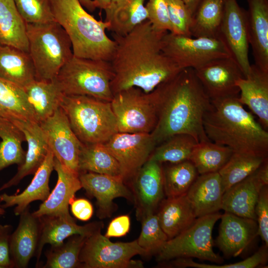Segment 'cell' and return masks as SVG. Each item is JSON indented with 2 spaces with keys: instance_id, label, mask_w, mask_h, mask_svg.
<instances>
[{
  "instance_id": "1",
  "label": "cell",
  "mask_w": 268,
  "mask_h": 268,
  "mask_svg": "<svg viewBox=\"0 0 268 268\" xmlns=\"http://www.w3.org/2000/svg\"><path fill=\"white\" fill-rule=\"evenodd\" d=\"M167 32L154 29L147 19L124 36L114 34L116 47L110 61L113 95L132 87L150 93L182 69L162 51Z\"/></svg>"
},
{
  "instance_id": "2",
  "label": "cell",
  "mask_w": 268,
  "mask_h": 268,
  "mask_svg": "<svg viewBox=\"0 0 268 268\" xmlns=\"http://www.w3.org/2000/svg\"><path fill=\"white\" fill-rule=\"evenodd\" d=\"M154 90L158 100V121L150 134L157 145L180 134L192 135L198 143L210 140L203 120L211 108V101L193 68L182 69Z\"/></svg>"
},
{
  "instance_id": "3",
  "label": "cell",
  "mask_w": 268,
  "mask_h": 268,
  "mask_svg": "<svg viewBox=\"0 0 268 268\" xmlns=\"http://www.w3.org/2000/svg\"><path fill=\"white\" fill-rule=\"evenodd\" d=\"M238 98L211 101L203 125L209 139L233 152L267 157L268 132L247 111Z\"/></svg>"
},
{
  "instance_id": "4",
  "label": "cell",
  "mask_w": 268,
  "mask_h": 268,
  "mask_svg": "<svg viewBox=\"0 0 268 268\" xmlns=\"http://www.w3.org/2000/svg\"><path fill=\"white\" fill-rule=\"evenodd\" d=\"M52 3L55 20L67 33L74 56L111 61L116 43L106 34L109 22L96 19L78 0H52Z\"/></svg>"
},
{
  "instance_id": "5",
  "label": "cell",
  "mask_w": 268,
  "mask_h": 268,
  "mask_svg": "<svg viewBox=\"0 0 268 268\" xmlns=\"http://www.w3.org/2000/svg\"><path fill=\"white\" fill-rule=\"evenodd\" d=\"M60 107L83 144L105 143L119 132L110 102L88 96L64 95Z\"/></svg>"
},
{
  "instance_id": "6",
  "label": "cell",
  "mask_w": 268,
  "mask_h": 268,
  "mask_svg": "<svg viewBox=\"0 0 268 268\" xmlns=\"http://www.w3.org/2000/svg\"><path fill=\"white\" fill-rule=\"evenodd\" d=\"M26 30L28 53L35 67L36 80H53L73 55L67 33L56 21L26 23Z\"/></svg>"
},
{
  "instance_id": "7",
  "label": "cell",
  "mask_w": 268,
  "mask_h": 268,
  "mask_svg": "<svg viewBox=\"0 0 268 268\" xmlns=\"http://www.w3.org/2000/svg\"><path fill=\"white\" fill-rule=\"evenodd\" d=\"M114 72L109 61L75 57L61 68L55 80L66 95H84L111 102Z\"/></svg>"
},
{
  "instance_id": "8",
  "label": "cell",
  "mask_w": 268,
  "mask_h": 268,
  "mask_svg": "<svg viewBox=\"0 0 268 268\" xmlns=\"http://www.w3.org/2000/svg\"><path fill=\"white\" fill-rule=\"evenodd\" d=\"M222 214L217 212L197 218L189 227L168 239L157 253V259L166 262L178 258H197L216 263L223 259L213 249V228Z\"/></svg>"
},
{
  "instance_id": "9",
  "label": "cell",
  "mask_w": 268,
  "mask_h": 268,
  "mask_svg": "<svg viewBox=\"0 0 268 268\" xmlns=\"http://www.w3.org/2000/svg\"><path fill=\"white\" fill-rule=\"evenodd\" d=\"M120 133H151L158 121V100L155 90L144 93L132 87L114 94L110 102Z\"/></svg>"
},
{
  "instance_id": "10",
  "label": "cell",
  "mask_w": 268,
  "mask_h": 268,
  "mask_svg": "<svg viewBox=\"0 0 268 268\" xmlns=\"http://www.w3.org/2000/svg\"><path fill=\"white\" fill-rule=\"evenodd\" d=\"M146 256L147 252L137 240L114 243L97 231L86 238L81 250L79 260L81 268H142L140 261L132 260L136 255Z\"/></svg>"
},
{
  "instance_id": "11",
  "label": "cell",
  "mask_w": 268,
  "mask_h": 268,
  "mask_svg": "<svg viewBox=\"0 0 268 268\" xmlns=\"http://www.w3.org/2000/svg\"><path fill=\"white\" fill-rule=\"evenodd\" d=\"M162 51L181 69H195L212 60L230 57L219 38L194 37L170 32L163 37Z\"/></svg>"
},
{
  "instance_id": "12",
  "label": "cell",
  "mask_w": 268,
  "mask_h": 268,
  "mask_svg": "<svg viewBox=\"0 0 268 268\" xmlns=\"http://www.w3.org/2000/svg\"><path fill=\"white\" fill-rule=\"evenodd\" d=\"M103 144L118 162L124 180L135 176L157 145L150 133L120 132Z\"/></svg>"
},
{
  "instance_id": "13",
  "label": "cell",
  "mask_w": 268,
  "mask_h": 268,
  "mask_svg": "<svg viewBox=\"0 0 268 268\" xmlns=\"http://www.w3.org/2000/svg\"><path fill=\"white\" fill-rule=\"evenodd\" d=\"M218 38L224 43L230 57L238 65L246 77L251 68L247 12L239 6L236 0H224Z\"/></svg>"
},
{
  "instance_id": "14",
  "label": "cell",
  "mask_w": 268,
  "mask_h": 268,
  "mask_svg": "<svg viewBox=\"0 0 268 268\" xmlns=\"http://www.w3.org/2000/svg\"><path fill=\"white\" fill-rule=\"evenodd\" d=\"M39 125L55 157L68 169L79 174L78 158L83 143L72 130L63 109L60 106Z\"/></svg>"
},
{
  "instance_id": "15",
  "label": "cell",
  "mask_w": 268,
  "mask_h": 268,
  "mask_svg": "<svg viewBox=\"0 0 268 268\" xmlns=\"http://www.w3.org/2000/svg\"><path fill=\"white\" fill-rule=\"evenodd\" d=\"M194 71L211 100L239 97L240 89L236 82L245 76L231 57L212 60Z\"/></svg>"
},
{
  "instance_id": "16",
  "label": "cell",
  "mask_w": 268,
  "mask_h": 268,
  "mask_svg": "<svg viewBox=\"0 0 268 268\" xmlns=\"http://www.w3.org/2000/svg\"><path fill=\"white\" fill-rule=\"evenodd\" d=\"M40 231L35 257L36 266L41 256L45 245L60 244L73 235L87 237L93 235L103 227L102 222H92L84 225H77L69 212L56 215H44L39 217Z\"/></svg>"
},
{
  "instance_id": "17",
  "label": "cell",
  "mask_w": 268,
  "mask_h": 268,
  "mask_svg": "<svg viewBox=\"0 0 268 268\" xmlns=\"http://www.w3.org/2000/svg\"><path fill=\"white\" fill-rule=\"evenodd\" d=\"M220 219L216 244L225 257L238 256L258 235L256 220L226 211Z\"/></svg>"
},
{
  "instance_id": "18",
  "label": "cell",
  "mask_w": 268,
  "mask_h": 268,
  "mask_svg": "<svg viewBox=\"0 0 268 268\" xmlns=\"http://www.w3.org/2000/svg\"><path fill=\"white\" fill-rule=\"evenodd\" d=\"M24 135L28 148L23 163L15 175L0 187V192L18 185L25 177L34 174L44 161L49 147L39 124L30 121H11Z\"/></svg>"
},
{
  "instance_id": "19",
  "label": "cell",
  "mask_w": 268,
  "mask_h": 268,
  "mask_svg": "<svg viewBox=\"0 0 268 268\" xmlns=\"http://www.w3.org/2000/svg\"><path fill=\"white\" fill-rule=\"evenodd\" d=\"M79 178L82 188L88 195L96 199L97 214L100 218L111 215L115 199H133L131 192L121 178L90 172L79 173Z\"/></svg>"
},
{
  "instance_id": "20",
  "label": "cell",
  "mask_w": 268,
  "mask_h": 268,
  "mask_svg": "<svg viewBox=\"0 0 268 268\" xmlns=\"http://www.w3.org/2000/svg\"><path fill=\"white\" fill-rule=\"evenodd\" d=\"M17 227L11 233L9 254L12 268H26L35 256L39 239L40 221L28 206L19 215Z\"/></svg>"
},
{
  "instance_id": "21",
  "label": "cell",
  "mask_w": 268,
  "mask_h": 268,
  "mask_svg": "<svg viewBox=\"0 0 268 268\" xmlns=\"http://www.w3.org/2000/svg\"><path fill=\"white\" fill-rule=\"evenodd\" d=\"M54 169L58 175L56 185L48 198L33 212L37 217L69 212L75 193L82 188L79 174L68 169L54 157Z\"/></svg>"
},
{
  "instance_id": "22",
  "label": "cell",
  "mask_w": 268,
  "mask_h": 268,
  "mask_svg": "<svg viewBox=\"0 0 268 268\" xmlns=\"http://www.w3.org/2000/svg\"><path fill=\"white\" fill-rule=\"evenodd\" d=\"M240 89L238 101L247 105L259 118L260 124L268 129V72L255 64L251 65L246 77L236 81Z\"/></svg>"
},
{
  "instance_id": "23",
  "label": "cell",
  "mask_w": 268,
  "mask_h": 268,
  "mask_svg": "<svg viewBox=\"0 0 268 268\" xmlns=\"http://www.w3.org/2000/svg\"><path fill=\"white\" fill-rule=\"evenodd\" d=\"M134 177L138 214L154 212L164 194L161 163L148 159Z\"/></svg>"
},
{
  "instance_id": "24",
  "label": "cell",
  "mask_w": 268,
  "mask_h": 268,
  "mask_svg": "<svg viewBox=\"0 0 268 268\" xmlns=\"http://www.w3.org/2000/svg\"><path fill=\"white\" fill-rule=\"evenodd\" d=\"M266 185L268 184L262 180L257 169L224 193L221 209L257 221L255 205L261 189Z\"/></svg>"
},
{
  "instance_id": "25",
  "label": "cell",
  "mask_w": 268,
  "mask_h": 268,
  "mask_svg": "<svg viewBox=\"0 0 268 268\" xmlns=\"http://www.w3.org/2000/svg\"><path fill=\"white\" fill-rule=\"evenodd\" d=\"M247 23L249 45L255 65L268 72V0H247Z\"/></svg>"
},
{
  "instance_id": "26",
  "label": "cell",
  "mask_w": 268,
  "mask_h": 268,
  "mask_svg": "<svg viewBox=\"0 0 268 268\" xmlns=\"http://www.w3.org/2000/svg\"><path fill=\"white\" fill-rule=\"evenodd\" d=\"M54 155L49 149L43 163L34 174L29 185L20 194L8 195L0 194V202H3L2 207L15 206L13 212L15 215H19L30 203L35 201H45L50 194L49 180L54 170Z\"/></svg>"
},
{
  "instance_id": "27",
  "label": "cell",
  "mask_w": 268,
  "mask_h": 268,
  "mask_svg": "<svg viewBox=\"0 0 268 268\" xmlns=\"http://www.w3.org/2000/svg\"><path fill=\"white\" fill-rule=\"evenodd\" d=\"M223 194L218 172L199 174L186 193L197 218L219 212Z\"/></svg>"
},
{
  "instance_id": "28",
  "label": "cell",
  "mask_w": 268,
  "mask_h": 268,
  "mask_svg": "<svg viewBox=\"0 0 268 268\" xmlns=\"http://www.w3.org/2000/svg\"><path fill=\"white\" fill-rule=\"evenodd\" d=\"M159 224L168 239L192 225L197 219L187 194L167 197L161 201L156 214Z\"/></svg>"
},
{
  "instance_id": "29",
  "label": "cell",
  "mask_w": 268,
  "mask_h": 268,
  "mask_svg": "<svg viewBox=\"0 0 268 268\" xmlns=\"http://www.w3.org/2000/svg\"><path fill=\"white\" fill-rule=\"evenodd\" d=\"M0 78L23 88L35 80V69L29 53L0 45Z\"/></svg>"
},
{
  "instance_id": "30",
  "label": "cell",
  "mask_w": 268,
  "mask_h": 268,
  "mask_svg": "<svg viewBox=\"0 0 268 268\" xmlns=\"http://www.w3.org/2000/svg\"><path fill=\"white\" fill-rule=\"evenodd\" d=\"M36 122L40 124L60 106L63 95L55 79L35 80L24 88Z\"/></svg>"
},
{
  "instance_id": "31",
  "label": "cell",
  "mask_w": 268,
  "mask_h": 268,
  "mask_svg": "<svg viewBox=\"0 0 268 268\" xmlns=\"http://www.w3.org/2000/svg\"><path fill=\"white\" fill-rule=\"evenodd\" d=\"M0 45L28 52L26 23L13 0H0Z\"/></svg>"
},
{
  "instance_id": "32",
  "label": "cell",
  "mask_w": 268,
  "mask_h": 268,
  "mask_svg": "<svg viewBox=\"0 0 268 268\" xmlns=\"http://www.w3.org/2000/svg\"><path fill=\"white\" fill-rule=\"evenodd\" d=\"M0 118L37 123L24 88L0 78Z\"/></svg>"
},
{
  "instance_id": "33",
  "label": "cell",
  "mask_w": 268,
  "mask_h": 268,
  "mask_svg": "<svg viewBox=\"0 0 268 268\" xmlns=\"http://www.w3.org/2000/svg\"><path fill=\"white\" fill-rule=\"evenodd\" d=\"M78 167L79 174L90 172L123 180L118 162L108 151L103 143H83L79 155Z\"/></svg>"
},
{
  "instance_id": "34",
  "label": "cell",
  "mask_w": 268,
  "mask_h": 268,
  "mask_svg": "<svg viewBox=\"0 0 268 268\" xmlns=\"http://www.w3.org/2000/svg\"><path fill=\"white\" fill-rule=\"evenodd\" d=\"M224 5V0H202L192 16L191 36L218 38Z\"/></svg>"
},
{
  "instance_id": "35",
  "label": "cell",
  "mask_w": 268,
  "mask_h": 268,
  "mask_svg": "<svg viewBox=\"0 0 268 268\" xmlns=\"http://www.w3.org/2000/svg\"><path fill=\"white\" fill-rule=\"evenodd\" d=\"M233 151L229 147L210 140L198 142L195 146L190 161L199 174L218 171L229 160Z\"/></svg>"
},
{
  "instance_id": "36",
  "label": "cell",
  "mask_w": 268,
  "mask_h": 268,
  "mask_svg": "<svg viewBox=\"0 0 268 268\" xmlns=\"http://www.w3.org/2000/svg\"><path fill=\"white\" fill-rule=\"evenodd\" d=\"M0 171L12 164H22L25 156L23 133L12 122L0 118Z\"/></svg>"
},
{
  "instance_id": "37",
  "label": "cell",
  "mask_w": 268,
  "mask_h": 268,
  "mask_svg": "<svg viewBox=\"0 0 268 268\" xmlns=\"http://www.w3.org/2000/svg\"><path fill=\"white\" fill-rule=\"evenodd\" d=\"M198 143L191 135L180 134L169 137L156 146L148 159L160 163L175 164L190 160L192 151Z\"/></svg>"
},
{
  "instance_id": "38",
  "label": "cell",
  "mask_w": 268,
  "mask_h": 268,
  "mask_svg": "<svg viewBox=\"0 0 268 268\" xmlns=\"http://www.w3.org/2000/svg\"><path fill=\"white\" fill-rule=\"evenodd\" d=\"M267 157L233 152L218 171L223 193L253 173Z\"/></svg>"
},
{
  "instance_id": "39",
  "label": "cell",
  "mask_w": 268,
  "mask_h": 268,
  "mask_svg": "<svg viewBox=\"0 0 268 268\" xmlns=\"http://www.w3.org/2000/svg\"><path fill=\"white\" fill-rule=\"evenodd\" d=\"M145 0H125L114 12L110 19L108 30L124 36L136 26L147 19Z\"/></svg>"
},
{
  "instance_id": "40",
  "label": "cell",
  "mask_w": 268,
  "mask_h": 268,
  "mask_svg": "<svg viewBox=\"0 0 268 268\" xmlns=\"http://www.w3.org/2000/svg\"><path fill=\"white\" fill-rule=\"evenodd\" d=\"M87 237L81 235H73L67 241L51 246L45 253L46 261L43 268H81L79 256Z\"/></svg>"
},
{
  "instance_id": "41",
  "label": "cell",
  "mask_w": 268,
  "mask_h": 268,
  "mask_svg": "<svg viewBox=\"0 0 268 268\" xmlns=\"http://www.w3.org/2000/svg\"><path fill=\"white\" fill-rule=\"evenodd\" d=\"M164 194L174 197L186 194L195 181L198 172L190 160L171 163L163 169Z\"/></svg>"
},
{
  "instance_id": "42",
  "label": "cell",
  "mask_w": 268,
  "mask_h": 268,
  "mask_svg": "<svg viewBox=\"0 0 268 268\" xmlns=\"http://www.w3.org/2000/svg\"><path fill=\"white\" fill-rule=\"evenodd\" d=\"M141 216V229L136 239L137 243L148 255L157 254L168 238L159 224L156 214L151 212Z\"/></svg>"
},
{
  "instance_id": "43",
  "label": "cell",
  "mask_w": 268,
  "mask_h": 268,
  "mask_svg": "<svg viewBox=\"0 0 268 268\" xmlns=\"http://www.w3.org/2000/svg\"><path fill=\"white\" fill-rule=\"evenodd\" d=\"M268 259V246L261 247L252 256L236 263L222 265L198 263L192 258H178L168 261L167 267L195 268H254L265 264Z\"/></svg>"
},
{
  "instance_id": "44",
  "label": "cell",
  "mask_w": 268,
  "mask_h": 268,
  "mask_svg": "<svg viewBox=\"0 0 268 268\" xmlns=\"http://www.w3.org/2000/svg\"><path fill=\"white\" fill-rule=\"evenodd\" d=\"M26 23L42 24L55 21L52 0H13Z\"/></svg>"
},
{
  "instance_id": "45",
  "label": "cell",
  "mask_w": 268,
  "mask_h": 268,
  "mask_svg": "<svg viewBox=\"0 0 268 268\" xmlns=\"http://www.w3.org/2000/svg\"><path fill=\"white\" fill-rule=\"evenodd\" d=\"M172 32L191 36L190 28L192 15L182 0H166Z\"/></svg>"
},
{
  "instance_id": "46",
  "label": "cell",
  "mask_w": 268,
  "mask_h": 268,
  "mask_svg": "<svg viewBox=\"0 0 268 268\" xmlns=\"http://www.w3.org/2000/svg\"><path fill=\"white\" fill-rule=\"evenodd\" d=\"M145 7L147 11V20L154 29L159 31H172L166 0H148Z\"/></svg>"
},
{
  "instance_id": "47",
  "label": "cell",
  "mask_w": 268,
  "mask_h": 268,
  "mask_svg": "<svg viewBox=\"0 0 268 268\" xmlns=\"http://www.w3.org/2000/svg\"><path fill=\"white\" fill-rule=\"evenodd\" d=\"M255 212L258 225V235L268 246V185L264 186L256 202Z\"/></svg>"
},
{
  "instance_id": "48",
  "label": "cell",
  "mask_w": 268,
  "mask_h": 268,
  "mask_svg": "<svg viewBox=\"0 0 268 268\" xmlns=\"http://www.w3.org/2000/svg\"><path fill=\"white\" fill-rule=\"evenodd\" d=\"M12 230L11 225L0 224V268H12L9 247Z\"/></svg>"
},
{
  "instance_id": "49",
  "label": "cell",
  "mask_w": 268,
  "mask_h": 268,
  "mask_svg": "<svg viewBox=\"0 0 268 268\" xmlns=\"http://www.w3.org/2000/svg\"><path fill=\"white\" fill-rule=\"evenodd\" d=\"M131 220L129 215L119 216L110 222L105 236L108 238L124 236L129 232Z\"/></svg>"
},
{
  "instance_id": "50",
  "label": "cell",
  "mask_w": 268,
  "mask_h": 268,
  "mask_svg": "<svg viewBox=\"0 0 268 268\" xmlns=\"http://www.w3.org/2000/svg\"><path fill=\"white\" fill-rule=\"evenodd\" d=\"M72 214L81 221H88L93 213V208L91 202L85 199H73L70 203Z\"/></svg>"
},
{
  "instance_id": "51",
  "label": "cell",
  "mask_w": 268,
  "mask_h": 268,
  "mask_svg": "<svg viewBox=\"0 0 268 268\" xmlns=\"http://www.w3.org/2000/svg\"><path fill=\"white\" fill-rule=\"evenodd\" d=\"M125 0H111L108 8L105 10V20L108 21L111 18L114 12L125 1Z\"/></svg>"
},
{
  "instance_id": "52",
  "label": "cell",
  "mask_w": 268,
  "mask_h": 268,
  "mask_svg": "<svg viewBox=\"0 0 268 268\" xmlns=\"http://www.w3.org/2000/svg\"><path fill=\"white\" fill-rule=\"evenodd\" d=\"M186 4L192 15L194 14L202 0H182Z\"/></svg>"
},
{
  "instance_id": "53",
  "label": "cell",
  "mask_w": 268,
  "mask_h": 268,
  "mask_svg": "<svg viewBox=\"0 0 268 268\" xmlns=\"http://www.w3.org/2000/svg\"><path fill=\"white\" fill-rule=\"evenodd\" d=\"M96 8L106 10L111 2V0H93Z\"/></svg>"
},
{
  "instance_id": "54",
  "label": "cell",
  "mask_w": 268,
  "mask_h": 268,
  "mask_svg": "<svg viewBox=\"0 0 268 268\" xmlns=\"http://www.w3.org/2000/svg\"><path fill=\"white\" fill-rule=\"evenodd\" d=\"M83 7L90 12H93L96 8L93 0H78Z\"/></svg>"
},
{
  "instance_id": "55",
  "label": "cell",
  "mask_w": 268,
  "mask_h": 268,
  "mask_svg": "<svg viewBox=\"0 0 268 268\" xmlns=\"http://www.w3.org/2000/svg\"><path fill=\"white\" fill-rule=\"evenodd\" d=\"M5 212V209L2 207L0 202V216L3 215Z\"/></svg>"
}]
</instances>
